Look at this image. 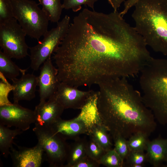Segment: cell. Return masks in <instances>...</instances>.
Listing matches in <instances>:
<instances>
[{
  "label": "cell",
  "mask_w": 167,
  "mask_h": 167,
  "mask_svg": "<svg viewBox=\"0 0 167 167\" xmlns=\"http://www.w3.org/2000/svg\"><path fill=\"white\" fill-rule=\"evenodd\" d=\"M13 145L10 149V156L13 167H40L41 166L43 150L38 143L34 146L28 148Z\"/></svg>",
  "instance_id": "7c38bea8"
},
{
  "label": "cell",
  "mask_w": 167,
  "mask_h": 167,
  "mask_svg": "<svg viewBox=\"0 0 167 167\" xmlns=\"http://www.w3.org/2000/svg\"><path fill=\"white\" fill-rule=\"evenodd\" d=\"M98 163L107 167H122L124 161L113 148L105 152Z\"/></svg>",
  "instance_id": "603a6c76"
},
{
  "label": "cell",
  "mask_w": 167,
  "mask_h": 167,
  "mask_svg": "<svg viewBox=\"0 0 167 167\" xmlns=\"http://www.w3.org/2000/svg\"><path fill=\"white\" fill-rule=\"evenodd\" d=\"M166 162H167V164H166V165H165V166H165L167 167V161Z\"/></svg>",
  "instance_id": "1f68e13d"
},
{
  "label": "cell",
  "mask_w": 167,
  "mask_h": 167,
  "mask_svg": "<svg viewBox=\"0 0 167 167\" xmlns=\"http://www.w3.org/2000/svg\"><path fill=\"white\" fill-rule=\"evenodd\" d=\"M86 149L88 156L98 162L105 152L96 142L90 137L89 140L86 141Z\"/></svg>",
  "instance_id": "d4e9b609"
},
{
  "label": "cell",
  "mask_w": 167,
  "mask_h": 167,
  "mask_svg": "<svg viewBox=\"0 0 167 167\" xmlns=\"http://www.w3.org/2000/svg\"><path fill=\"white\" fill-rule=\"evenodd\" d=\"M26 32L14 18L0 24V46L11 58H23L28 55Z\"/></svg>",
  "instance_id": "ba28073f"
},
{
  "label": "cell",
  "mask_w": 167,
  "mask_h": 167,
  "mask_svg": "<svg viewBox=\"0 0 167 167\" xmlns=\"http://www.w3.org/2000/svg\"><path fill=\"white\" fill-rule=\"evenodd\" d=\"M49 127L55 133L66 139L82 134L88 135L89 125L82 120H65L61 118Z\"/></svg>",
  "instance_id": "9a60e30c"
},
{
  "label": "cell",
  "mask_w": 167,
  "mask_h": 167,
  "mask_svg": "<svg viewBox=\"0 0 167 167\" xmlns=\"http://www.w3.org/2000/svg\"><path fill=\"white\" fill-rule=\"evenodd\" d=\"M70 18L66 15L57 23L55 28L48 31L43 35V39L38 41L35 46L29 47L30 67L37 71L41 66L53 54L64 38L70 25Z\"/></svg>",
  "instance_id": "8992f818"
},
{
  "label": "cell",
  "mask_w": 167,
  "mask_h": 167,
  "mask_svg": "<svg viewBox=\"0 0 167 167\" xmlns=\"http://www.w3.org/2000/svg\"><path fill=\"white\" fill-rule=\"evenodd\" d=\"M126 0H108L109 3L111 5L113 11H117L122 4Z\"/></svg>",
  "instance_id": "4dcf8cb0"
},
{
  "label": "cell",
  "mask_w": 167,
  "mask_h": 167,
  "mask_svg": "<svg viewBox=\"0 0 167 167\" xmlns=\"http://www.w3.org/2000/svg\"><path fill=\"white\" fill-rule=\"evenodd\" d=\"M78 88L60 82L54 96L65 109H82L95 91H83Z\"/></svg>",
  "instance_id": "30bf717a"
},
{
  "label": "cell",
  "mask_w": 167,
  "mask_h": 167,
  "mask_svg": "<svg viewBox=\"0 0 167 167\" xmlns=\"http://www.w3.org/2000/svg\"><path fill=\"white\" fill-rule=\"evenodd\" d=\"M125 160L128 166L133 167L135 165H143L146 161V154L143 151H130Z\"/></svg>",
  "instance_id": "484cf974"
},
{
  "label": "cell",
  "mask_w": 167,
  "mask_h": 167,
  "mask_svg": "<svg viewBox=\"0 0 167 167\" xmlns=\"http://www.w3.org/2000/svg\"><path fill=\"white\" fill-rule=\"evenodd\" d=\"M146 161L154 167L167 161V139L158 138L149 141L146 150Z\"/></svg>",
  "instance_id": "2e32d148"
},
{
  "label": "cell",
  "mask_w": 167,
  "mask_h": 167,
  "mask_svg": "<svg viewBox=\"0 0 167 167\" xmlns=\"http://www.w3.org/2000/svg\"><path fill=\"white\" fill-rule=\"evenodd\" d=\"M60 82L78 88L140 72L151 58L143 39L118 11L84 8L55 50Z\"/></svg>",
  "instance_id": "6da1fadb"
},
{
  "label": "cell",
  "mask_w": 167,
  "mask_h": 167,
  "mask_svg": "<svg viewBox=\"0 0 167 167\" xmlns=\"http://www.w3.org/2000/svg\"><path fill=\"white\" fill-rule=\"evenodd\" d=\"M39 4L47 15L49 21L57 23L60 19L63 9L61 0H38Z\"/></svg>",
  "instance_id": "44dd1931"
},
{
  "label": "cell",
  "mask_w": 167,
  "mask_h": 167,
  "mask_svg": "<svg viewBox=\"0 0 167 167\" xmlns=\"http://www.w3.org/2000/svg\"><path fill=\"white\" fill-rule=\"evenodd\" d=\"M13 100L19 103L21 101H30L35 97L38 78L33 74H24L19 78L12 79Z\"/></svg>",
  "instance_id": "5bb4252c"
},
{
  "label": "cell",
  "mask_w": 167,
  "mask_h": 167,
  "mask_svg": "<svg viewBox=\"0 0 167 167\" xmlns=\"http://www.w3.org/2000/svg\"><path fill=\"white\" fill-rule=\"evenodd\" d=\"M99 165L98 162L87 156L76 163L72 167H96Z\"/></svg>",
  "instance_id": "f1b7e54d"
},
{
  "label": "cell",
  "mask_w": 167,
  "mask_h": 167,
  "mask_svg": "<svg viewBox=\"0 0 167 167\" xmlns=\"http://www.w3.org/2000/svg\"><path fill=\"white\" fill-rule=\"evenodd\" d=\"M65 109L54 95L35 107V125L49 127L61 118Z\"/></svg>",
  "instance_id": "4fadbf2b"
},
{
  "label": "cell",
  "mask_w": 167,
  "mask_h": 167,
  "mask_svg": "<svg viewBox=\"0 0 167 167\" xmlns=\"http://www.w3.org/2000/svg\"><path fill=\"white\" fill-rule=\"evenodd\" d=\"M132 17L147 46L167 55V0H140Z\"/></svg>",
  "instance_id": "3957f363"
},
{
  "label": "cell",
  "mask_w": 167,
  "mask_h": 167,
  "mask_svg": "<svg viewBox=\"0 0 167 167\" xmlns=\"http://www.w3.org/2000/svg\"><path fill=\"white\" fill-rule=\"evenodd\" d=\"M13 18L10 0H0V24Z\"/></svg>",
  "instance_id": "4316f807"
},
{
  "label": "cell",
  "mask_w": 167,
  "mask_h": 167,
  "mask_svg": "<svg viewBox=\"0 0 167 167\" xmlns=\"http://www.w3.org/2000/svg\"><path fill=\"white\" fill-rule=\"evenodd\" d=\"M86 141L83 140L77 141L69 146L67 164L65 167H72L78 162L87 156L86 149Z\"/></svg>",
  "instance_id": "ffe728a7"
},
{
  "label": "cell",
  "mask_w": 167,
  "mask_h": 167,
  "mask_svg": "<svg viewBox=\"0 0 167 167\" xmlns=\"http://www.w3.org/2000/svg\"><path fill=\"white\" fill-rule=\"evenodd\" d=\"M148 136L142 133H138L133 135L127 140L130 151L145 150L149 141Z\"/></svg>",
  "instance_id": "7402d4cb"
},
{
  "label": "cell",
  "mask_w": 167,
  "mask_h": 167,
  "mask_svg": "<svg viewBox=\"0 0 167 167\" xmlns=\"http://www.w3.org/2000/svg\"><path fill=\"white\" fill-rule=\"evenodd\" d=\"M114 149L124 161L129 152L127 140L121 136H118L114 140Z\"/></svg>",
  "instance_id": "83f0119b"
},
{
  "label": "cell",
  "mask_w": 167,
  "mask_h": 167,
  "mask_svg": "<svg viewBox=\"0 0 167 167\" xmlns=\"http://www.w3.org/2000/svg\"><path fill=\"white\" fill-rule=\"evenodd\" d=\"M45 154L46 161L50 167H63L66 161L69 146L66 139L55 133L49 127L35 125L33 129Z\"/></svg>",
  "instance_id": "52a82bcc"
},
{
  "label": "cell",
  "mask_w": 167,
  "mask_h": 167,
  "mask_svg": "<svg viewBox=\"0 0 167 167\" xmlns=\"http://www.w3.org/2000/svg\"><path fill=\"white\" fill-rule=\"evenodd\" d=\"M9 128L0 123V151L5 158L10 155L14 139L23 132L18 128L11 129Z\"/></svg>",
  "instance_id": "ac0fdd59"
},
{
  "label": "cell",
  "mask_w": 167,
  "mask_h": 167,
  "mask_svg": "<svg viewBox=\"0 0 167 167\" xmlns=\"http://www.w3.org/2000/svg\"><path fill=\"white\" fill-rule=\"evenodd\" d=\"M36 114L34 110L24 107L19 103L1 105L0 123L9 127H14L23 131L30 128L35 123Z\"/></svg>",
  "instance_id": "9c48e42d"
},
{
  "label": "cell",
  "mask_w": 167,
  "mask_h": 167,
  "mask_svg": "<svg viewBox=\"0 0 167 167\" xmlns=\"http://www.w3.org/2000/svg\"><path fill=\"white\" fill-rule=\"evenodd\" d=\"M62 4L63 9H71L74 12H77L82 9L83 5L87 6L94 10L95 3L98 0H63Z\"/></svg>",
  "instance_id": "cb8c5ba5"
},
{
  "label": "cell",
  "mask_w": 167,
  "mask_h": 167,
  "mask_svg": "<svg viewBox=\"0 0 167 167\" xmlns=\"http://www.w3.org/2000/svg\"><path fill=\"white\" fill-rule=\"evenodd\" d=\"M13 17L27 35L39 41L48 31V18L42 9L32 0H10Z\"/></svg>",
  "instance_id": "5b68a950"
},
{
  "label": "cell",
  "mask_w": 167,
  "mask_h": 167,
  "mask_svg": "<svg viewBox=\"0 0 167 167\" xmlns=\"http://www.w3.org/2000/svg\"><path fill=\"white\" fill-rule=\"evenodd\" d=\"M109 133L100 120L89 125L88 135L96 142L106 152L112 149V143Z\"/></svg>",
  "instance_id": "e0dca14e"
},
{
  "label": "cell",
  "mask_w": 167,
  "mask_h": 167,
  "mask_svg": "<svg viewBox=\"0 0 167 167\" xmlns=\"http://www.w3.org/2000/svg\"><path fill=\"white\" fill-rule=\"evenodd\" d=\"M126 78L109 77L97 84L98 115L113 140L119 136L128 139L140 132L149 136L156 126L154 116L144 103L141 93Z\"/></svg>",
  "instance_id": "7a4b0ae2"
},
{
  "label": "cell",
  "mask_w": 167,
  "mask_h": 167,
  "mask_svg": "<svg viewBox=\"0 0 167 167\" xmlns=\"http://www.w3.org/2000/svg\"><path fill=\"white\" fill-rule=\"evenodd\" d=\"M58 74L50 57L43 64L38 76L40 102L47 100L56 93L60 82Z\"/></svg>",
  "instance_id": "8fae6325"
},
{
  "label": "cell",
  "mask_w": 167,
  "mask_h": 167,
  "mask_svg": "<svg viewBox=\"0 0 167 167\" xmlns=\"http://www.w3.org/2000/svg\"><path fill=\"white\" fill-rule=\"evenodd\" d=\"M139 74L144 103L157 122L167 125V58L152 57Z\"/></svg>",
  "instance_id": "277c9868"
},
{
  "label": "cell",
  "mask_w": 167,
  "mask_h": 167,
  "mask_svg": "<svg viewBox=\"0 0 167 167\" xmlns=\"http://www.w3.org/2000/svg\"><path fill=\"white\" fill-rule=\"evenodd\" d=\"M11 58L3 51H0V72L5 78L11 80L16 78L20 73H25L26 70L17 65Z\"/></svg>",
  "instance_id": "d6986e66"
},
{
  "label": "cell",
  "mask_w": 167,
  "mask_h": 167,
  "mask_svg": "<svg viewBox=\"0 0 167 167\" xmlns=\"http://www.w3.org/2000/svg\"><path fill=\"white\" fill-rule=\"evenodd\" d=\"M140 0H126L124 3V7L122 11L120 12L121 15L123 16L126 14L130 9L134 6L136 3Z\"/></svg>",
  "instance_id": "f546056e"
}]
</instances>
